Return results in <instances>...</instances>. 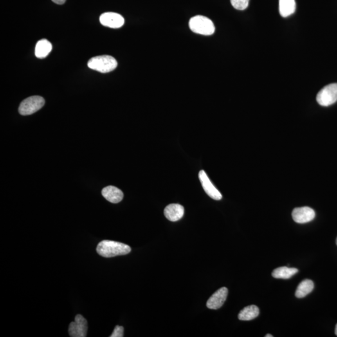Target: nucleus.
Returning a JSON list of instances; mask_svg holds the SVG:
<instances>
[{"instance_id": "1", "label": "nucleus", "mask_w": 337, "mask_h": 337, "mask_svg": "<svg viewBox=\"0 0 337 337\" xmlns=\"http://www.w3.org/2000/svg\"><path fill=\"white\" fill-rule=\"evenodd\" d=\"M96 251L103 257L110 258L128 254L131 249L128 245L112 240H103L98 244Z\"/></svg>"}, {"instance_id": "2", "label": "nucleus", "mask_w": 337, "mask_h": 337, "mask_svg": "<svg viewBox=\"0 0 337 337\" xmlns=\"http://www.w3.org/2000/svg\"><path fill=\"white\" fill-rule=\"evenodd\" d=\"M87 66L93 70L106 73L114 70L118 66V62L111 56H98L91 58L87 63Z\"/></svg>"}, {"instance_id": "3", "label": "nucleus", "mask_w": 337, "mask_h": 337, "mask_svg": "<svg viewBox=\"0 0 337 337\" xmlns=\"http://www.w3.org/2000/svg\"><path fill=\"white\" fill-rule=\"evenodd\" d=\"M190 28L193 32L199 35L210 36L215 32V26L210 19L197 15L190 20Z\"/></svg>"}, {"instance_id": "4", "label": "nucleus", "mask_w": 337, "mask_h": 337, "mask_svg": "<svg viewBox=\"0 0 337 337\" xmlns=\"http://www.w3.org/2000/svg\"><path fill=\"white\" fill-rule=\"evenodd\" d=\"M43 98L39 96H31L22 101L19 107V112L21 115L28 116L39 111L44 105Z\"/></svg>"}, {"instance_id": "5", "label": "nucleus", "mask_w": 337, "mask_h": 337, "mask_svg": "<svg viewBox=\"0 0 337 337\" xmlns=\"http://www.w3.org/2000/svg\"><path fill=\"white\" fill-rule=\"evenodd\" d=\"M337 101V83L323 87L316 96V101L322 106H329Z\"/></svg>"}, {"instance_id": "6", "label": "nucleus", "mask_w": 337, "mask_h": 337, "mask_svg": "<svg viewBox=\"0 0 337 337\" xmlns=\"http://www.w3.org/2000/svg\"><path fill=\"white\" fill-rule=\"evenodd\" d=\"M87 322L86 319L82 315L78 314L75 316V322H71L69 326V334L71 337H86L87 336Z\"/></svg>"}, {"instance_id": "7", "label": "nucleus", "mask_w": 337, "mask_h": 337, "mask_svg": "<svg viewBox=\"0 0 337 337\" xmlns=\"http://www.w3.org/2000/svg\"><path fill=\"white\" fill-rule=\"evenodd\" d=\"M294 221L298 224H305L314 219L316 212L309 207H302L294 209L292 211Z\"/></svg>"}, {"instance_id": "8", "label": "nucleus", "mask_w": 337, "mask_h": 337, "mask_svg": "<svg viewBox=\"0 0 337 337\" xmlns=\"http://www.w3.org/2000/svg\"><path fill=\"white\" fill-rule=\"evenodd\" d=\"M100 21L103 26L111 28H119L125 24V19L118 13L106 12L100 16Z\"/></svg>"}, {"instance_id": "9", "label": "nucleus", "mask_w": 337, "mask_h": 337, "mask_svg": "<svg viewBox=\"0 0 337 337\" xmlns=\"http://www.w3.org/2000/svg\"><path fill=\"white\" fill-rule=\"evenodd\" d=\"M199 177L201 181L202 188L205 190L206 194L211 198L219 201L222 198L221 192L218 190L211 183L210 178L207 176L206 173L204 170H202L199 172Z\"/></svg>"}, {"instance_id": "10", "label": "nucleus", "mask_w": 337, "mask_h": 337, "mask_svg": "<svg viewBox=\"0 0 337 337\" xmlns=\"http://www.w3.org/2000/svg\"><path fill=\"white\" fill-rule=\"evenodd\" d=\"M228 295V289L226 287H222L217 290L207 302V307L212 310L220 309L223 305Z\"/></svg>"}, {"instance_id": "11", "label": "nucleus", "mask_w": 337, "mask_h": 337, "mask_svg": "<svg viewBox=\"0 0 337 337\" xmlns=\"http://www.w3.org/2000/svg\"><path fill=\"white\" fill-rule=\"evenodd\" d=\"M164 213L168 221L176 222L184 216V208L179 204H170L166 207Z\"/></svg>"}, {"instance_id": "12", "label": "nucleus", "mask_w": 337, "mask_h": 337, "mask_svg": "<svg viewBox=\"0 0 337 337\" xmlns=\"http://www.w3.org/2000/svg\"><path fill=\"white\" fill-rule=\"evenodd\" d=\"M102 195L107 201L113 204L119 203L122 201L124 197L122 191L112 186L103 189Z\"/></svg>"}, {"instance_id": "13", "label": "nucleus", "mask_w": 337, "mask_h": 337, "mask_svg": "<svg viewBox=\"0 0 337 337\" xmlns=\"http://www.w3.org/2000/svg\"><path fill=\"white\" fill-rule=\"evenodd\" d=\"M52 44L48 40H40L36 45L35 55L40 59L46 58L52 50Z\"/></svg>"}, {"instance_id": "14", "label": "nucleus", "mask_w": 337, "mask_h": 337, "mask_svg": "<svg viewBox=\"0 0 337 337\" xmlns=\"http://www.w3.org/2000/svg\"><path fill=\"white\" fill-rule=\"evenodd\" d=\"M259 309L256 305H249L240 312L238 318L240 320L249 321L257 318L259 315Z\"/></svg>"}, {"instance_id": "15", "label": "nucleus", "mask_w": 337, "mask_h": 337, "mask_svg": "<svg viewBox=\"0 0 337 337\" xmlns=\"http://www.w3.org/2000/svg\"><path fill=\"white\" fill-rule=\"evenodd\" d=\"M295 0H279V12L282 17L286 18L295 11Z\"/></svg>"}, {"instance_id": "16", "label": "nucleus", "mask_w": 337, "mask_h": 337, "mask_svg": "<svg viewBox=\"0 0 337 337\" xmlns=\"http://www.w3.org/2000/svg\"><path fill=\"white\" fill-rule=\"evenodd\" d=\"M298 273V270L295 268H289L287 267H281L274 270L273 272V277L280 279H289L292 276Z\"/></svg>"}, {"instance_id": "17", "label": "nucleus", "mask_w": 337, "mask_h": 337, "mask_svg": "<svg viewBox=\"0 0 337 337\" xmlns=\"http://www.w3.org/2000/svg\"><path fill=\"white\" fill-rule=\"evenodd\" d=\"M314 288L313 281L309 279L303 280L298 285L296 290L295 296L298 298H302L311 293Z\"/></svg>"}, {"instance_id": "18", "label": "nucleus", "mask_w": 337, "mask_h": 337, "mask_svg": "<svg viewBox=\"0 0 337 337\" xmlns=\"http://www.w3.org/2000/svg\"><path fill=\"white\" fill-rule=\"evenodd\" d=\"M233 8L238 10H244L248 7L249 0H231Z\"/></svg>"}, {"instance_id": "19", "label": "nucleus", "mask_w": 337, "mask_h": 337, "mask_svg": "<svg viewBox=\"0 0 337 337\" xmlns=\"http://www.w3.org/2000/svg\"><path fill=\"white\" fill-rule=\"evenodd\" d=\"M124 337V328L121 326H116L114 332H112L111 336L110 337Z\"/></svg>"}, {"instance_id": "20", "label": "nucleus", "mask_w": 337, "mask_h": 337, "mask_svg": "<svg viewBox=\"0 0 337 337\" xmlns=\"http://www.w3.org/2000/svg\"><path fill=\"white\" fill-rule=\"evenodd\" d=\"M51 1L58 4H63L66 2V0H51Z\"/></svg>"}, {"instance_id": "21", "label": "nucleus", "mask_w": 337, "mask_h": 337, "mask_svg": "<svg viewBox=\"0 0 337 337\" xmlns=\"http://www.w3.org/2000/svg\"><path fill=\"white\" fill-rule=\"evenodd\" d=\"M266 337H273V336H271V334H267L266 335Z\"/></svg>"}, {"instance_id": "22", "label": "nucleus", "mask_w": 337, "mask_h": 337, "mask_svg": "<svg viewBox=\"0 0 337 337\" xmlns=\"http://www.w3.org/2000/svg\"><path fill=\"white\" fill-rule=\"evenodd\" d=\"M335 333H336V335L337 336V324L336 325V331H335Z\"/></svg>"}, {"instance_id": "23", "label": "nucleus", "mask_w": 337, "mask_h": 337, "mask_svg": "<svg viewBox=\"0 0 337 337\" xmlns=\"http://www.w3.org/2000/svg\"><path fill=\"white\" fill-rule=\"evenodd\" d=\"M336 244L337 245V240H336Z\"/></svg>"}]
</instances>
